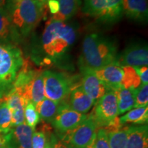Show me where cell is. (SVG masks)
<instances>
[{
	"instance_id": "836d02e7",
	"label": "cell",
	"mask_w": 148,
	"mask_h": 148,
	"mask_svg": "<svg viewBox=\"0 0 148 148\" xmlns=\"http://www.w3.org/2000/svg\"><path fill=\"white\" fill-rule=\"evenodd\" d=\"M45 148H51L50 147V143H49V140L47 141V143H46V145H45Z\"/></svg>"
},
{
	"instance_id": "f1b7e54d",
	"label": "cell",
	"mask_w": 148,
	"mask_h": 148,
	"mask_svg": "<svg viewBox=\"0 0 148 148\" xmlns=\"http://www.w3.org/2000/svg\"><path fill=\"white\" fill-rule=\"evenodd\" d=\"M49 143H50L51 148H71L70 146L60 140L56 134L52 133L49 138Z\"/></svg>"
},
{
	"instance_id": "2e32d148",
	"label": "cell",
	"mask_w": 148,
	"mask_h": 148,
	"mask_svg": "<svg viewBox=\"0 0 148 148\" xmlns=\"http://www.w3.org/2000/svg\"><path fill=\"white\" fill-rule=\"evenodd\" d=\"M125 148H148L147 125H130Z\"/></svg>"
},
{
	"instance_id": "5bb4252c",
	"label": "cell",
	"mask_w": 148,
	"mask_h": 148,
	"mask_svg": "<svg viewBox=\"0 0 148 148\" xmlns=\"http://www.w3.org/2000/svg\"><path fill=\"white\" fill-rule=\"evenodd\" d=\"M98 78L107 86L109 90H115L121 86L123 78V70L121 66L111 64L95 70Z\"/></svg>"
},
{
	"instance_id": "e575fe53",
	"label": "cell",
	"mask_w": 148,
	"mask_h": 148,
	"mask_svg": "<svg viewBox=\"0 0 148 148\" xmlns=\"http://www.w3.org/2000/svg\"><path fill=\"white\" fill-rule=\"evenodd\" d=\"M40 1H43L44 3H45V1H46V0H40Z\"/></svg>"
},
{
	"instance_id": "ffe728a7",
	"label": "cell",
	"mask_w": 148,
	"mask_h": 148,
	"mask_svg": "<svg viewBox=\"0 0 148 148\" xmlns=\"http://www.w3.org/2000/svg\"><path fill=\"white\" fill-rule=\"evenodd\" d=\"M60 103L45 98L35 107L39 116L46 123H51L58 112Z\"/></svg>"
},
{
	"instance_id": "8fae6325",
	"label": "cell",
	"mask_w": 148,
	"mask_h": 148,
	"mask_svg": "<svg viewBox=\"0 0 148 148\" xmlns=\"http://www.w3.org/2000/svg\"><path fill=\"white\" fill-rule=\"evenodd\" d=\"M79 69L82 73V79L79 85L85 93L95 102L99 100L107 91L110 90L98 78L94 70L82 65H79Z\"/></svg>"
},
{
	"instance_id": "4dcf8cb0",
	"label": "cell",
	"mask_w": 148,
	"mask_h": 148,
	"mask_svg": "<svg viewBox=\"0 0 148 148\" xmlns=\"http://www.w3.org/2000/svg\"><path fill=\"white\" fill-rule=\"evenodd\" d=\"M12 2V0H0V9H3L8 12Z\"/></svg>"
},
{
	"instance_id": "6da1fadb",
	"label": "cell",
	"mask_w": 148,
	"mask_h": 148,
	"mask_svg": "<svg viewBox=\"0 0 148 148\" xmlns=\"http://www.w3.org/2000/svg\"><path fill=\"white\" fill-rule=\"evenodd\" d=\"M117 47L108 37L91 33L84 37L79 65L97 70L111 64H115Z\"/></svg>"
},
{
	"instance_id": "484cf974",
	"label": "cell",
	"mask_w": 148,
	"mask_h": 148,
	"mask_svg": "<svg viewBox=\"0 0 148 148\" xmlns=\"http://www.w3.org/2000/svg\"><path fill=\"white\" fill-rule=\"evenodd\" d=\"M24 116L26 121V124L34 131L37 124L40 121V116L37 112L36 107L32 103H26L24 108Z\"/></svg>"
},
{
	"instance_id": "d6986e66",
	"label": "cell",
	"mask_w": 148,
	"mask_h": 148,
	"mask_svg": "<svg viewBox=\"0 0 148 148\" xmlns=\"http://www.w3.org/2000/svg\"><path fill=\"white\" fill-rule=\"evenodd\" d=\"M120 123L123 125L128 123L135 125H145L148 121V108L147 106L135 108L129 110L126 114L119 118Z\"/></svg>"
},
{
	"instance_id": "1f68e13d",
	"label": "cell",
	"mask_w": 148,
	"mask_h": 148,
	"mask_svg": "<svg viewBox=\"0 0 148 148\" xmlns=\"http://www.w3.org/2000/svg\"><path fill=\"white\" fill-rule=\"evenodd\" d=\"M4 147V139H3V134L0 133V148Z\"/></svg>"
},
{
	"instance_id": "44dd1931",
	"label": "cell",
	"mask_w": 148,
	"mask_h": 148,
	"mask_svg": "<svg viewBox=\"0 0 148 148\" xmlns=\"http://www.w3.org/2000/svg\"><path fill=\"white\" fill-rule=\"evenodd\" d=\"M130 125H123L119 128L107 131L110 148H125ZM105 129V128H104Z\"/></svg>"
},
{
	"instance_id": "cb8c5ba5",
	"label": "cell",
	"mask_w": 148,
	"mask_h": 148,
	"mask_svg": "<svg viewBox=\"0 0 148 148\" xmlns=\"http://www.w3.org/2000/svg\"><path fill=\"white\" fill-rule=\"evenodd\" d=\"M14 31L8 12L0 9V42H7L12 39Z\"/></svg>"
},
{
	"instance_id": "83f0119b",
	"label": "cell",
	"mask_w": 148,
	"mask_h": 148,
	"mask_svg": "<svg viewBox=\"0 0 148 148\" xmlns=\"http://www.w3.org/2000/svg\"><path fill=\"white\" fill-rule=\"evenodd\" d=\"M94 148H110L107 131L103 127H99L97 130Z\"/></svg>"
},
{
	"instance_id": "52a82bcc",
	"label": "cell",
	"mask_w": 148,
	"mask_h": 148,
	"mask_svg": "<svg viewBox=\"0 0 148 148\" xmlns=\"http://www.w3.org/2000/svg\"><path fill=\"white\" fill-rule=\"evenodd\" d=\"M89 115L95 122L97 128L106 127L117 117V101L114 90L107 91L96 101Z\"/></svg>"
},
{
	"instance_id": "4fadbf2b",
	"label": "cell",
	"mask_w": 148,
	"mask_h": 148,
	"mask_svg": "<svg viewBox=\"0 0 148 148\" xmlns=\"http://www.w3.org/2000/svg\"><path fill=\"white\" fill-rule=\"evenodd\" d=\"M65 102L72 110L84 114L87 113L95 103L89 96L85 93L80 85L72 88Z\"/></svg>"
},
{
	"instance_id": "9a60e30c",
	"label": "cell",
	"mask_w": 148,
	"mask_h": 148,
	"mask_svg": "<svg viewBox=\"0 0 148 148\" xmlns=\"http://www.w3.org/2000/svg\"><path fill=\"white\" fill-rule=\"evenodd\" d=\"M123 13L127 18L140 23L147 21V0H122Z\"/></svg>"
},
{
	"instance_id": "9c48e42d",
	"label": "cell",
	"mask_w": 148,
	"mask_h": 148,
	"mask_svg": "<svg viewBox=\"0 0 148 148\" xmlns=\"http://www.w3.org/2000/svg\"><path fill=\"white\" fill-rule=\"evenodd\" d=\"M87 114L77 112L68 106L65 101L60 103V106L51 125L57 132L56 135H61L71 131L86 120Z\"/></svg>"
},
{
	"instance_id": "30bf717a",
	"label": "cell",
	"mask_w": 148,
	"mask_h": 148,
	"mask_svg": "<svg viewBox=\"0 0 148 148\" xmlns=\"http://www.w3.org/2000/svg\"><path fill=\"white\" fill-rule=\"evenodd\" d=\"M117 65L141 66L148 64V49L146 43L133 42L125 48L116 56Z\"/></svg>"
},
{
	"instance_id": "5b68a950",
	"label": "cell",
	"mask_w": 148,
	"mask_h": 148,
	"mask_svg": "<svg viewBox=\"0 0 148 148\" xmlns=\"http://www.w3.org/2000/svg\"><path fill=\"white\" fill-rule=\"evenodd\" d=\"M82 11L103 23L117 21L123 15L122 0H83Z\"/></svg>"
},
{
	"instance_id": "277c9868",
	"label": "cell",
	"mask_w": 148,
	"mask_h": 148,
	"mask_svg": "<svg viewBox=\"0 0 148 148\" xmlns=\"http://www.w3.org/2000/svg\"><path fill=\"white\" fill-rule=\"evenodd\" d=\"M24 62L21 51L15 46L0 44V99L13 89L16 75Z\"/></svg>"
},
{
	"instance_id": "8992f818",
	"label": "cell",
	"mask_w": 148,
	"mask_h": 148,
	"mask_svg": "<svg viewBox=\"0 0 148 148\" xmlns=\"http://www.w3.org/2000/svg\"><path fill=\"white\" fill-rule=\"evenodd\" d=\"M42 75L46 98L58 103L66 101L71 89L75 86L73 79L62 73L49 70L44 71Z\"/></svg>"
},
{
	"instance_id": "d6a6232c",
	"label": "cell",
	"mask_w": 148,
	"mask_h": 148,
	"mask_svg": "<svg viewBox=\"0 0 148 148\" xmlns=\"http://www.w3.org/2000/svg\"><path fill=\"white\" fill-rule=\"evenodd\" d=\"M94 142H95V139H94L93 140H92L91 143H90L86 148H94Z\"/></svg>"
},
{
	"instance_id": "3957f363",
	"label": "cell",
	"mask_w": 148,
	"mask_h": 148,
	"mask_svg": "<svg viewBox=\"0 0 148 148\" xmlns=\"http://www.w3.org/2000/svg\"><path fill=\"white\" fill-rule=\"evenodd\" d=\"M45 13L40 0H12L8 11L14 32L26 36L39 23Z\"/></svg>"
},
{
	"instance_id": "d590c367",
	"label": "cell",
	"mask_w": 148,
	"mask_h": 148,
	"mask_svg": "<svg viewBox=\"0 0 148 148\" xmlns=\"http://www.w3.org/2000/svg\"><path fill=\"white\" fill-rule=\"evenodd\" d=\"M1 102H2V101H1V99H0V104H1Z\"/></svg>"
},
{
	"instance_id": "4316f807",
	"label": "cell",
	"mask_w": 148,
	"mask_h": 148,
	"mask_svg": "<svg viewBox=\"0 0 148 148\" xmlns=\"http://www.w3.org/2000/svg\"><path fill=\"white\" fill-rule=\"evenodd\" d=\"M148 103V85L140 84L139 87L135 89L134 108L147 106Z\"/></svg>"
},
{
	"instance_id": "7a4b0ae2",
	"label": "cell",
	"mask_w": 148,
	"mask_h": 148,
	"mask_svg": "<svg viewBox=\"0 0 148 148\" xmlns=\"http://www.w3.org/2000/svg\"><path fill=\"white\" fill-rule=\"evenodd\" d=\"M76 37V30L72 25L50 18L42 32V49L49 58L57 60L69 50Z\"/></svg>"
},
{
	"instance_id": "603a6c76",
	"label": "cell",
	"mask_w": 148,
	"mask_h": 148,
	"mask_svg": "<svg viewBox=\"0 0 148 148\" xmlns=\"http://www.w3.org/2000/svg\"><path fill=\"white\" fill-rule=\"evenodd\" d=\"M123 70V78L121 86L125 88L136 89L141 84L140 79L136 73L134 66H121Z\"/></svg>"
},
{
	"instance_id": "ba28073f",
	"label": "cell",
	"mask_w": 148,
	"mask_h": 148,
	"mask_svg": "<svg viewBox=\"0 0 148 148\" xmlns=\"http://www.w3.org/2000/svg\"><path fill=\"white\" fill-rule=\"evenodd\" d=\"M97 126L89 114L86 120L71 131L58 137L71 148H86L95 138Z\"/></svg>"
},
{
	"instance_id": "e0dca14e",
	"label": "cell",
	"mask_w": 148,
	"mask_h": 148,
	"mask_svg": "<svg viewBox=\"0 0 148 148\" xmlns=\"http://www.w3.org/2000/svg\"><path fill=\"white\" fill-rule=\"evenodd\" d=\"M116 97L118 114H122L132 110L135 106V89L121 87L114 90Z\"/></svg>"
},
{
	"instance_id": "8d00e7d4",
	"label": "cell",
	"mask_w": 148,
	"mask_h": 148,
	"mask_svg": "<svg viewBox=\"0 0 148 148\" xmlns=\"http://www.w3.org/2000/svg\"><path fill=\"white\" fill-rule=\"evenodd\" d=\"M2 148H6L5 147H2Z\"/></svg>"
},
{
	"instance_id": "ac0fdd59",
	"label": "cell",
	"mask_w": 148,
	"mask_h": 148,
	"mask_svg": "<svg viewBox=\"0 0 148 148\" xmlns=\"http://www.w3.org/2000/svg\"><path fill=\"white\" fill-rule=\"evenodd\" d=\"M59 9L58 12L51 16V19L64 21L73 16L81 6L82 0H57Z\"/></svg>"
},
{
	"instance_id": "f546056e",
	"label": "cell",
	"mask_w": 148,
	"mask_h": 148,
	"mask_svg": "<svg viewBox=\"0 0 148 148\" xmlns=\"http://www.w3.org/2000/svg\"><path fill=\"white\" fill-rule=\"evenodd\" d=\"M136 73L140 79L141 84H147L148 82V68L147 66H134Z\"/></svg>"
},
{
	"instance_id": "d4e9b609",
	"label": "cell",
	"mask_w": 148,
	"mask_h": 148,
	"mask_svg": "<svg viewBox=\"0 0 148 148\" xmlns=\"http://www.w3.org/2000/svg\"><path fill=\"white\" fill-rule=\"evenodd\" d=\"M12 127V115L10 109L4 101L0 104V133L7 134Z\"/></svg>"
},
{
	"instance_id": "7402d4cb",
	"label": "cell",
	"mask_w": 148,
	"mask_h": 148,
	"mask_svg": "<svg viewBox=\"0 0 148 148\" xmlns=\"http://www.w3.org/2000/svg\"><path fill=\"white\" fill-rule=\"evenodd\" d=\"M51 134H52V127L46 123V122L42 123V125H40L38 130L33 132L32 147L45 148L46 143L49 140H47V138L49 139Z\"/></svg>"
},
{
	"instance_id": "7c38bea8",
	"label": "cell",
	"mask_w": 148,
	"mask_h": 148,
	"mask_svg": "<svg viewBox=\"0 0 148 148\" xmlns=\"http://www.w3.org/2000/svg\"><path fill=\"white\" fill-rule=\"evenodd\" d=\"M34 130L23 123L13 127L3 134L4 147L6 148H32V137Z\"/></svg>"
}]
</instances>
